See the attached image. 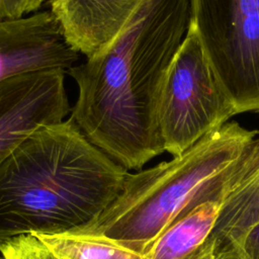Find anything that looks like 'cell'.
Segmentation results:
<instances>
[{
    "label": "cell",
    "mask_w": 259,
    "mask_h": 259,
    "mask_svg": "<svg viewBox=\"0 0 259 259\" xmlns=\"http://www.w3.org/2000/svg\"><path fill=\"white\" fill-rule=\"evenodd\" d=\"M127 174L71 116L37 130L0 165V244L90 226L119 194Z\"/></svg>",
    "instance_id": "obj_2"
},
{
    "label": "cell",
    "mask_w": 259,
    "mask_h": 259,
    "mask_svg": "<svg viewBox=\"0 0 259 259\" xmlns=\"http://www.w3.org/2000/svg\"><path fill=\"white\" fill-rule=\"evenodd\" d=\"M71 111L65 71H37L0 82V165L30 135L65 120Z\"/></svg>",
    "instance_id": "obj_6"
},
{
    "label": "cell",
    "mask_w": 259,
    "mask_h": 259,
    "mask_svg": "<svg viewBox=\"0 0 259 259\" xmlns=\"http://www.w3.org/2000/svg\"><path fill=\"white\" fill-rule=\"evenodd\" d=\"M221 207L211 235L218 255L259 223V135L220 185Z\"/></svg>",
    "instance_id": "obj_9"
},
{
    "label": "cell",
    "mask_w": 259,
    "mask_h": 259,
    "mask_svg": "<svg viewBox=\"0 0 259 259\" xmlns=\"http://www.w3.org/2000/svg\"><path fill=\"white\" fill-rule=\"evenodd\" d=\"M242 259H259V223L249 228L229 248Z\"/></svg>",
    "instance_id": "obj_13"
},
{
    "label": "cell",
    "mask_w": 259,
    "mask_h": 259,
    "mask_svg": "<svg viewBox=\"0 0 259 259\" xmlns=\"http://www.w3.org/2000/svg\"><path fill=\"white\" fill-rule=\"evenodd\" d=\"M143 0H49L67 44L87 59L110 44Z\"/></svg>",
    "instance_id": "obj_8"
},
{
    "label": "cell",
    "mask_w": 259,
    "mask_h": 259,
    "mask_svg": "<svg viewBox=\"0 0 259 259\" xmlns=\"http://www.w3.org/2000/svg\"><path fill=\"white\" fill-rule=\"evenodd\" d=\"M0 253L6 259H61L35 235L26 234L0 244Z\"/></svg>",
    "instance_id": "obj_12"
},
{
    "label": "cell",
    "mask_w": 259,
    "mask_h": 259,
    "mask_svg": "<svg viewBox=\"0 0 259 259\" xmlns=\"http://www.w3.org/2000/svg\"><path fill=\"white\" fill-rule=\"evenodd\" d=\"M238 114L222 88L195 29L187 32L169 67L158 120L165 152L177 157Z\"/></svg>",
    "instance_id": "obj_4"
},
{
    "label": "cell",
    "mask_w": 259,
    "mask_h": 259,
    "mask_svg": "<svg viewBox=\"0 0 259 259\" xmlns=\"http://www.w3.org/2000/svg\"><path fill=\"white\" fill-rule=\"evenodd\" d=\"M190 16L191 0H143L110 44L67 71L78 87L71 117L126 170L165 152L160 98Z\"/></svg>",
    "instance_id": "obj_1"
},
{
    "label": "cell",
    "mask_w": 259,
    "mask_h": 259,
    "mask_svg": "<svg viewBox=\"0 0 259 259\" xmlns=\"http://www.w3.org/2000/svg\"><path fill=\"white\" fill-rule=\"evenodd\" d=\"M61 259H144V256L101 235L69 232L35 235Z\"/></svg>",
    "instance_id": "obj_11"
},
{
    "label": "cell",
    "mask_w": 259,
    "mask_h": 259,
    "mask_svg": "<svg viewBox=\"0 0 259 259\" xmlns=\"http://www.w3.org/2000/svg\"><path fill=\"white\" fill-rule=\"evenodd\" d=\"M78 60L51 11L0 20V82L44 70L67 72Z\"/></svg>",
    "instance_id": "obj_7"
},
{
    "label": "cell",
    "mask_w": 259,
    "mask_h": 259,
    "mask_svg": "<svg viewBox=\"0 0 259 259\" xmlns=\"http://www.w3.org/2000/svg\"><path fill=\"white\" fill-rule=\"evenodd\" d=\"M44 0H0V20L15 19L37 11Z\"/></svg>",
    "instance_id": "obj_14"
},
{
    "label": "cell",
    "mask_w": 259,
    "mask_h": 259,
    "mask_svg": "<svg viewBox=\"0 0 259 259\" xmlns=\"http://www.w3.org/2000/svg\"><path fill=\"white\" fill-rule=\"evenodd\" d=\"M189 24L237 113L259 114V0H191Z\"/></svg>",
    "instance_id": "obj_5"
},
{
    "label": "cell",
    "mask_w": 259,
    "mask_h": 259,
    "mask_svg": "<svg viewBox=\"0 0 259 259\" xmlns=\"http://www.w3.org/2000/svg\"><path fill=\"white\" fill-rule=\"evenodd\" d=\"M259 131L228 121L172 160L128 173L121 191L79 233L101 235L144 255L215 176L235 163Z\"/></svg>",
    "instance_id": "obj_3"
},
{
    "label": "cell",
    "mask_w": 259,
    "mask_h": 259,
    "mask_svg": "<svg viewBox=\"0 0 259 259\" xmlns=\"http://www.w3.org/2000/svg\"><path fill=\"white\" fill-rule=\"evenodd\" d=\"M217 259H242V258L238 254H236L234 251L230 250V251L219 254Z\"/></svg>",
    "instance_id": "obj_15"
},
{
    "label": "cell",
    "mask_w": 259,
    "mask_h": 259,
    "mask_svg": "<svg viewBox=\"0 0 259 259\" xmlns=\"http://www.w3.org/2000/svg\"><path fill=\"white\" fill-rule=\"evenodd\" d=\"M0 259H6V258H5V257L0 253Z\"/></svg>",
    "instance_id": "obj_16"
},
{
    "label": "cell",
    "mask_w": 259,
    "mask_h": 259,
    "mask_svg": "<svg viewBox=\"0 0 259 259\" xmlns=\"http://www.w3.org/2000/svg\"><path fill=\"white\" fill-rule=\"evenodd\" d=\"M220 207V198L195 205L163 231L143 255L144 259H217L211 232Z\"/></svg>",
    "instance_id": "obj_10"
}]
</instances>
